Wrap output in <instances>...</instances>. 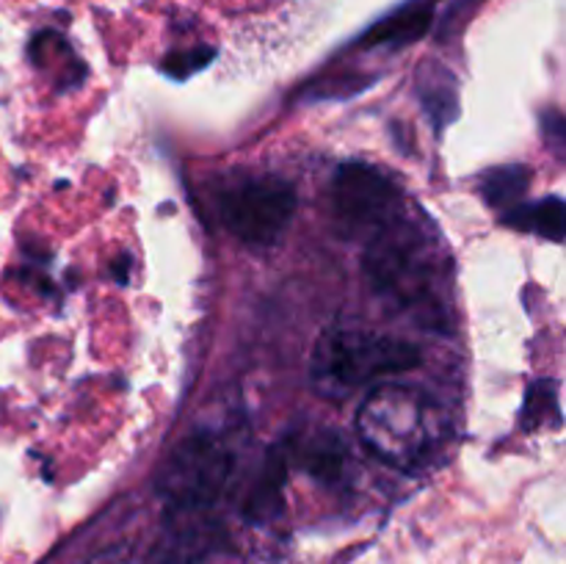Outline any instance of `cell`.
Masks as SVG:
<instances>
[{"label":"cell","mask_w":566,"mask_h":564,"mask_svg":"<svg viewBox=\"0 0 566 564\" xmlns=\"http://www.w3.org/2000/svg\"><path fill=\"white\" fill-rule=\"evenodd\" d=\"M365 446L398 470H415L440 448L446 424L434 398L409 385H379L357 415Z\"/></svg>","instance_id":"1"},{"label":"cell","mask_w":566,"mask_h":564,"mask_svg":"<svg viewBox=\"0 0 566 564\" xmlns=\"http://www.w3.org/2000/svg\"><path fill=\"white\" fill-rule=\"evenodd\" d=\"M420 348L396 335L368 330H329L315 343L310 379L321 396L343 398L387 376L420 365Z\"/></svg>","instance_id":"2"},{"label":"cell","mask_w":566,"mask_h":564,"mask_svg":"<svg viewBox=\"0 0 566 564\" xmlns=\"http://www.w3.org/2000/svg\"><path fill=\"white\" fill-rule=\"evenodd\" d=\"M235 453L213 435H188L177 442L158 473V492L171 514H199L230 487Z\"/></svg>","instance_id":"3"},{"label":"cell","mask_w":566,"mask_h":564,"mask_svg":"<svg viewBox=\"0 0 566 564\" xmlns=\"http://www.w3.org/2000/svg\"><path fill=\"white\" fill-rule=\"evenodd\" d=\"M363 271L379 296L392 299L403 307H415L431 296L434 260L429 243L418 230L398 219L368 238Z\"/></svg>","instance_id":"4"},{"label":"cell","mask_w":566,"mask_h":564,"mask_svg":"<svg viewBox=\"0 0 566 564\" xmlns=\"http://www.w3.org/2000/svg\"><path fill=\"white\" fill-rule=\"evenodd\" d=\"M296 213V191L280 177H254L230 186L219 197V216L243 243L269 247Z\"/></svg>","instance_id":"5"},{"label":"cell","mask_w":566,"mask_h":564,"mask_svg":"<svg viewBox=\"0 0 566 564\" xmlns=\"http://www.w3.org/2000/svg\"><path fill=\"white\" fill-rule=\"evenodd\" d=\"M398 202L401 191L396 180L376 166L352 160L337 169L332 182V205L343 236L374 238L381 227L396 219Z\"/></svg>","instance_id":"6"},{"label":"cell","mask_w":566,"mask_h":564,"mask_svg":"<svg viewBox=\"0 0 566 564\" xmlns=\"http://www.w3.org/2000/svg\"><path fill=\"white\" fill-rule=\"evenodd\" d=\"M296 459L310 476H315L324 484H335L346 476L348 468V446L340 440L337 431H315V435H304L302 442H296Z\"/></svg>","instance_id":"7"},{"label":"cell","mask_w":566,"mask_h":564,"mask_svg":"<svg viewBox=\"0 0 566 564\" xmlns=\"http://www.w3.org/2000/svg\"><path fill=\"white\" fill-rule=\"evenodd\" d=\"M287 481V453L269 451L263 468H260L258 479H254L252 492H249L247 503H243V514L252 523H269L280 514L282 509V492H285Z\"/></svg>","instance_id":"8"},{"label":"cell","mask_w":566,"mask_h":564,"mask_svg":"<svg viewBox=\"0 0 566 564\" xmlns=\"http://www.w3.org/2000/svg\"><path fill=\"white\" fill-rule=\"evenodd\" d=\"M564 216H566L564 199L545 197L539 199V202L514 205L512 210L503 213V221H506L509 227H514V230L536 232V236L558 243L564 238Z\"/></svg>","instance_id":"9"},{"label":"cell","mask_w":566,"mask_h":564,"mask_svg":"<svg viewBox=\"0 0 566 564\" xmlns=\"http://www.w3.org/2000/svg\"><path fill=\"white\" fill-rule=\"evenodd\" d=\"M528 188L531 169L523 164L497 166V169H490L481 177V194H484L492 208L512 210L514 205H520V199H525Z\"/></svg>","instance_id":"10"},{"label":"cell","mask_w":566,"mask_h":564,"mask_svg":"<svg viewBox=\"0 0 566 564\" xmlns=\"http://www.w3.org/2000/svg\"><path fill=\"white\" fill-rule=\"evenodd\" d=\"M434 77H420V103H423L426 116L431 119L434 127H446L448 122L457 116V86H453V77L442 70V81H437V66Z\"/></svg>","instance_id":"11"},{"label":"cell","mask_w":566,"mask_h":564,"mask_svg":"<svg viewBox=\"0 0 566 564\" xmlns=\"http://www.w3.org/2000/svg\"><path fill=\"white\" fill-rule=\"evenodd\" d=\"M523 418L520 424L525 429H539V426L562 424V409H558V385L553 379H539L528 387V396L523 404Z\"/></svg>","instance_id":"12"},{"label":"cell","mask_w":566,"mask_h":564,"mask_svg":"<svg viewBox=\"0 0 566 564\" xmlns=\"http://www.w3.org/2000/svg\"><path fill=\"white\" fill-rule=\"evenodd\" d=\"M83 564H130V551L125 545L105 547V551L94 553L92 558H86Z\"/></svg>","instance_id":"13"}]
</instances>
